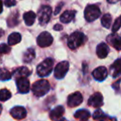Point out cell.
Wrapping results in <instances>:
<instances>
[{
  "mask_svg": "<svg viewBox=\"0 0 121 121\" xmlns=\"http://www.w3.org/2000/svg\"><path fill=\"white\" fill-rule=\"evenodd\" d=\"M86 40V37L81 32H75L69 36L68 46L71 50H75L82 46Z\"/></svg>",
  "mask_w": 121,
  "mask_h": 121,
  "instance_id": "obj_1",
  "label": "cell"
},
{
  "mask_svg": "<svg viewBox=\"0 0 121 121\" xmlns=\"http://www.w3.org/2000/svg\"><path fill=\"white\" fill-rule=\"evenodd\" d=\"M33 94L37 97L43 96L46 95L50 90V85L46 80H40L35 82L31 86Z\"/></svg>",
  "mask_w": 121,
  "mask_h": 121,
  "instance_id": "obj_2",
  "label": "cell"
},
{
  "mask_svg": "<svg viewBox=\"0 0 121 121\" xmlns=\"http://www.w3.org/2000/svg\"><path fill=\"white\" fill-rule=\"evenodd\" d=\"M54 61L51 58H46L37 66V73L40 77L49 76L53 70Z\"/></svg>",
  "mask_w": 121,
  "mask_h": 121,
  "instance_id": "obj_3",
  "label": "cell"
},
{
  "mask_svg": "<svg viewBox=\"0 0 121 121\" xmlns=\"http://www.w3.org/2000/svg\"><path fill=\"white\" fill-rule=\"evenodd\" d=\"M100 16V10L96 5H87L84 11V18L87 22H93Z\"/></svg>",
  "mask_w": 121,
  "mask_h": 121,
  "instance_id": "obj_4",
  "label": "cell"
},
{
  "mask_svg": "<svg viewBox=\"0 0 121 121\" xmlns=\"http://www.w3.org/2000/svg\"><path fill=\"white\" fill-rule=\"evenodd\" d=\"M52 9L49 6H42L38 11V20L40 25H45L51 18Z\"/></svg>",
  "mask_w": 121,
  "mask_h": 121,
  "instance_id": "obj_5",
  "label": "cell"
},
{
  "mask_svg": "<svg viewBox=\"0 0 121 121\" xmlns=\"http://www.w3.org/2000/svg\"><path fill=\"white\" fill-rule=\"evenodd\" d=\"M69 69V63L67 61L59 62L54 68V76L57 79H63Z\"/></svg>",
  "mask_w": 121,
  "mask_h": 121,
  "instance_id": "obj_6",
  "label": "cell"
},
{
  "mask_svg": "<svg viewBox=\"0 0 121 121\" xmlns=\"http://www.w3.org/2000/svg\"><path fill=\"white\" fill-rule=\"evenodd\" d=\"M53 42V37L48 32H43L37 37V44L40 47H47Z\"/></svg>",
  "mask_w": 121,
  "mask_h": 121,
  "instance_id": "obj_7",
  "label": "cell"
},
{
  "mask_svg": "<svg viewBox=\"0 0 121 121\" xmlns=\"http://www.w3.org/2000/svg\"><path fill=\"white\" fill-rule=\"evenodd\" d=\"M83 100V97L80 92L77 91L74 93L71 94L69 97H68V105L69 107H76L81 105L82 102Z\"/></svg>",
  "mask_w": 121,
  "mask_h": 121,
  "instance_id": "obj_8",
  "label": "cell"
},
{
  "mask_svg": "<svg viewBox=\"0 0 121 121\" xmlns=\"http://www.w3.org/2000/svg\"><path fill=\"white\" fill-rule=\"evenodd\" d=\"M102 105H103V96L99 92L93 94L88 100V105L94 108H99Z\"/></svg>",
  "mask_w": 121,
  "mask_h": 121,
  "instance_id": "obj_9",
  "label": "cell"
},
{
  "mask_svg": "<svg viewBox=\"0 0 121 121\" xmlns=\"http://www.w3.org/2000/svg\"><path fill=\"white\" fill-rule=\"evenodd\" d=\"M11 115L15 120H21L26 118V110L22 106H15L10 110Z\"/></svg>",
  "mask_w": 121,
  "mask_h": 121,
  "instance_id": "obj_10",
  "label": "cell"
},
{
  "mask_svg": "<svg viewBox=\"0 0 121 121\" xmlns=\"http://www.w3.org/2000/svg\"><path fill=\"white\" fill-rule=\"evenodd\" d=\"M108 72L105 66H99L92 71V76L98 81H103L106 79Z\"/></svg>",
  "mask_w": 121,
  "mask_h": 121,
  "instance_id": "obj_11",
  "label": "cell"
},
{
  "mask_svg": "<svg viewBox=\"0 0 121 121\" xmlns=\"http://www.w3.org/2000/svg\"><path fill=\"white\" fill-rule=\"evenodd\" d=\"M17 90L20 93L26 94L30 91V82L26 79V77H21L19 79L16 80Z\"/></svg>",
  "mask_w": 121,
  "mask_h": 121,
  "instance_id": "obj_12",
  "label": "cell"
},
{
  "mask_svg": "<svg viewBox=\"0 0 121 121\" xmlns=\"http://www.w3.org/2000/svg\"><path fill=\"white\" fill-rule=\"evenodd\" d=\"M109 52H110V47L108 45L104 42L100 43L96 47V54L97 57L100 59H104L108 56Z\"/></svg>",
  "mask_w": 121,
  "mask_h": 121,
  "instance_id": "obj_13",
  "label": "cell"
},
{
  "mask_svg": "<svg viewBox=\"0 0 121 121\" xmlns=\"http://www.w3.org/2000/svg\"><path fill=\"white\" fill-rule=\"evenodd\" d=\"M31 74V71L29 70L26 66H21V67L17 68L14 72L13 73V77L16 80L19 79L21 77H27Z\"/></svg>",
  "mask_w": 121,
  "mask_h": 121,
  "instance_id": "obj_14",
  "label": "cell"
},
{
  "mask_svg": "<svg viewBox=\"0 0 121 121\" xmlns=\"http://www.w3.org/2000/svg\"><path fill=\"white\" fill-rule=\"evenodd\" d=\"M110 73L112 77L115 78L121 75V59H117L110 66Z\"/></svg>",
  "mask_w": 121,
  "mask_h": 121,
  "instance_id": "obj_15",
  "label": "cell"
},
{
  "mask_svg": "<svg viewBox=\"0 0 121 121\" xmlns=\"http://www.w3.org/2000/svg\"><path fill=\"white\" fill-rule=\"evenodd\" d=\"M64 114V108L61 105H59L54 110H52L49 114V118L52 120H59L61 119L63 115Z\"/></svg>",
  "mask_w": 121,
  "mask_h": 121,
  "instance_id": "obj_16",
  "label": "cell"
},
{
  "mask_svg": "<svg viewBox=\"0 0 121 121\" xmlns=\"http://www.w3.org/2000/svg\"><path fill=\"white\" fill-rule=\"evenodd\" d=\"M107 41L110 42L111 46H113L116 50H121V37L116 34H112L107 38Z\"/></svg>",
  "mask_w": 121,
  "mask_h": 121,
  "instance_id": "obj_17",
  "label": "cell"
},
{
  "mask_svg": "<svg viewBox=\"0 0 121 121\" xmlns=\"http://www.w3.org/2000/svg\"><path fill=\"white\" fill-rule=\"evenodd\" d=\"M76 11L75 10H67L60 16V21L64 23H69L74 18Z\"/></svg>",
  "mask_w": 121,
  "mask_h": 121,
  "instance_id": "obj_18",
  "label": "cell"
},
{
  "mask_svg": "<svg viewBox=\"0 0 121 121\" xmlns=\"http://www.w3.org/2000/svg\"><path fill=\"white\" fill-rule=\"evenodd\" d=\"M35 18H36V15L32 11L26 12V13H24V15H23L25 23L27 26H31V25H33L34 23H35Z\"/></svg>",
  "mask_w": 121,
  "mask_h": 121,
  "instance_id": "obj_19",
  "label": "cell"
},
{
  "mask_svg": "<svg viewBox=\"0 0 121 121\" xmlns=\"http://www.w3.org/2000/svg\"><path fill=\"white\" fill-rule=\"evenodd\" d=\"M35 52L33 48H28L25 52L23 55V61L26 63H30L35 59Z\"/></svg>",
  "mask_w": 121,
  "mask_h": 121,
  "instance_id": "obj_20",
  "label": "cell"
},
{
  "mask_svg": "<svg viewBox=\"0 0 121 121\" xmlns=\"http://www.w3.org/2000/svg\"><path fill=\"white\" fill-rule=\"evenodd\" d=\"M74 117L82 121H86L90 118V112L86 110H79L74 114Z\"/></svg>",
  "mask_w": 121,
  "mask_h": 121,
  "instance_id": "obj_21",
  "label": "cell"
},
{
  "mask_svg": "<svg viewBox=\"0 0 121 121\" xmlns=\"http://www.w3.org/2000/svg\"><path fill=\"white\" fill-rule=\"evenodd\" d=\"M21 39H22V37H21V34L18 33V32H13V33L10 34L9 37H8V44L10 46H14L16 44L19 43L21 42Z\"/></svg>",
  "mask_w": 121,
  "mask_h": 121,
  "instance_id": "obj_22",
  "label": "cell"
},
{
  "mask_svg": "<svg viewBox=\"0 0 121 121\" xmlns=\"http://www.w3.org/2000/svg\"><path fill=\"white\" fill-rule=\"evenodd\" d=\"M18 21H19V14L17 12H14L8 17V25L9 27H14L18 23Z\"/></svg>",
  "mask_w": 121,
  "mask_h": 121,
  "instance_id": "obj_23",
  "label": "cell"
},
{
  "mask_svg": "<svg viewBox=\"0 0 121 121\" xmlns=\"http://www.w3.org/2000/svg\"><path fill=\"white\" fill-rule=\"evenodd\" d=\"M111 22H112V18L110 16V14H109V13L105 14L101 18V24L105 28H110V25H111Z\"/></svg>",
  "mask_w": 121,
  "mask_h": 121,
  "instance_id": "obj_24",
  "label": "cell"
},
{
  "mask_svg": "<svg viewBox=\"0 0 121 121\" xmlns=\"http://www.w3.org/2000/svg\"><path fill=\"white\" fill-rule=\"evenodd\" d=\"M12 77V74L4 68H0V81H4L10 80Z\"/></svg>",
  "mask_w": 121,
  "mask_h": 121,
  "instance_id": "obj_25",
  "label": "cell"
},
{
  "mask_svg": "<svg viewBox=\"0 0 121 121\" xmlns=\"http://www.w3.org/2000/svg\"><path fill=\"white\" fill-rule=\"evenodd\" d=\"M12 97V94L7 89H2L0 90V100L1 101H6L9 100Z\"/></svg>",
  "mask_w": 121,
  "mask_h": 121,
  "instance_id": "obj_26",
  "label": "cell"
},
{
  "mask_svg": "<svg viewBox=\"0 0 121 121\" xmlns=\"http://www.w3.org/2000/svg\"><path fill=\"white\" fill-rule=\"evenodd\" d=\"M11 48L7 44L3 43L0 45V54H8L10 52Z\"/></svg>",
  "mask_w": 121,
  "mask_h": 121,
  "instance_id": "obj_27",
  "label": "cell"
},
{
  "mask_svg": "<svg viewBox=\"0 0 121 121\" xmlns=\"http://www.w3.org/2000/svg\"><path fill=\"white\" fill-rule=\"evenodd\" d=\"M120 27H121V18H118L115 21V23H114V25H113V27H112V32H116L120 28Z\"/></svg>",
  "mask_w": 121,
  "mask_h": 121,
  "instance_id": "obj_28",
  "label": "cell"
},
{
  "mask_svg": "<svg viewBox=\"0 0 121 121\" xmlns=\"http://www.w3.org/2000/svg\"><path fill=\"white\" fill-rule=\"evenodd\" d=\"M104 115V113L103 111H102L101 110H97L96 111L94 112V114H93V119L96 120H100V119L101 118L102 116Z\"/></svg>",
  "mask_w": 121,
  "mask_h": 121,
  "instance_id": "obj_29",
  "label": "cell"
},
{
  "mask_svg": "<svg viewBox=\"0 0 121 121\" xmlns=\"http://www.w3.org/2000/svg\"><path fill=\"white\" fill-rule=\"evenodd\" d=\"M17 3L16 0H5L4 1V4L6 5L7 7H13L15 6Z\"/></svg>",
  "mask_w": 121,
  "mask_h": 121,
  "instance_id": "obj_30",
  "label": "cell"
},
{
  "mask_svg": "<svg viewBox=\"0 0 121 121\" xmlns=\"http://www.w3.org/2000/svg\"><path fill=\"white\" fill-rule=\"evenodd\" d=\"M99 121H116V119L115 118H111V117L106 116V115H104L100 119Z\"/></svg>",
  "mask_w": 121,
  "mask_h": 121,
  "instance_id": "obj_31",
  "label": "cell"
},
{
  "mask_svg": "<svg viewBox=\"0 0 121 121\" xmlns=\"http://www.w3.org/2000/svg\"><path fill=\"white\" fill-rule=\"evenodd\" d=\"M54 29L55 31H60V30L63 29V27L61 26V25H59V24H56V25H54Z\"/></svg>",
  "mask_w": 121,
  "mask_h": 121,
  "instance_id": "obj_32",
  "label": "cell"
},
{
  "mask_svg": "<svg viewBox=\"0 0 121 121\" xmlns=\"http://www.w3.org/2000/svg\"><path fill=\"white\" fill-rule=\"evenodd\" d=\"M63 6V3H60V4L59 5V6L57 7V8H56L55 12H54V14H58V13L59 12V10L61 9V7Z\"/></svg>",
  "mask_w": 121,
  "mask_h": 121,
  "instance_id": "obj_33",
  "label": "cell"
},
{
  "mask_svg": "<svg viewBox=\"0 0 121 121\" xmlns=\"http://www.w3.org/2000/svg\"><path fill=\"white\" fill-rule=\"evenodd\" d=\"M3 12V2L2 0H0V13Z\"/></svg>",
  "mask_w": 121,
  "mask_h": 121,
  "instance_id": "obj_34",
  "label": "cell"
},
{
  "mask_svg": "<svg viewBox=\"0 0 121 121\" xmlns=\"http://www.w3.org/2000/svg\"><path fill=\"white\" fill-rule=\"evenodd\" d=\"M119 0H108V2L109 3H116V2H118Z\"/></svg>",
  "mask_w": 121,
  "mask_h": 121,
  "instance_id": "obj_35",
  "label": "cell"
},
{
  "mask_svg": "<svg viewBox=\"0 0 121 121\" xmlns=\"http://www.w3.org/2000/svg\"><path fill=\"white\" fill-rule=\"evenodd\" d=\"M57 121H68L66 119H64V118H61V119H59V120H57Z\"/></svg>",
  "mask_w": 121,
  "mask_h": 121,
  "instance_id": "obj_36",
  "label": "cell"
},
{
  "mask_svg": "<svg viewBox=\"0 0 121 121\" xmlns=\"http://www.w3.org/2000/svg\"><path fill=\"white\" fill-rule=\"evenodd\" d=\"M1 112H2V105H0V115H1Z\"/></svg>",
  "mask_w": 121,
  "mask_h": 121,
  "instance_id": "obj_37",
  "label": "cell"
},
{
  "mask_svg": "<svg viewBox=\"0 0 121 121\" xmlns=\"http://www.w3.org/2000/svg\"><path fill=\"white\" fill-rule=\"evenodd\" d=\"M0 36H1V34H0Z\"/></svg>",
  "mask_w": 121,
  "mask_h": 121,
  "instance_id": "obj_38",
  "label": "cell"
},
{
  "mask_svg": "<svg viewBox=\"0 0 121 121\" xmlns=\"http://www.w3.org/2000/svg\"><path fill=\"white\" fill-rule=\"evenodd\" d=\"M120 18H121V17H120Z\"/></svg>",
  "mask_w": 121,
  "mask_h": 121,
  "instance_id": "obj_39",
  "label": "cell"
}]
</instances>
